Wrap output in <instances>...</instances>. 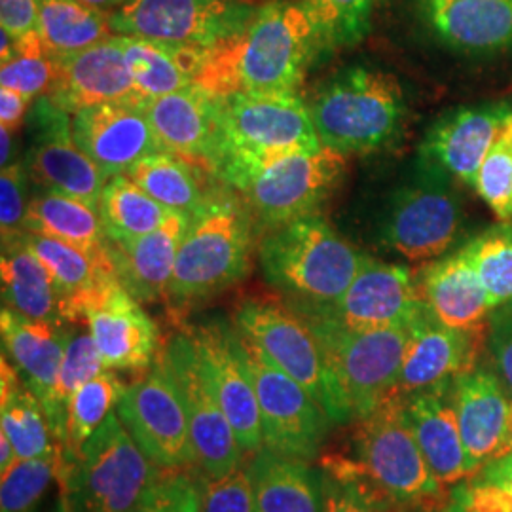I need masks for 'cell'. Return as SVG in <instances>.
Instances as JSON below:
<instances>
[{
	"label": "cell",
	"mask_w": 512,
	"mask_h": 512,
	"mask_svg": "<svg viewBox=\"0 0 512 512\" xmlns=\"http://www.w3.org/2000/svg\"><path fill=\"white\" fill-rule=\"evenodd\" d=\"M317 54L321 46L304 2L270 0L241 35L205 50L194 84L213 95L296 92Z\"/></svg>",
	"instance_id": "6da1fadb"
},
{
	"label": "cell",
	"mask_w": 512,
	"mask_h": 512,
	"mask_svg": "<svg viewBox=\"0 0 512 512\" xmlns=\"http://www.w3.org/2000/svg\"><path fill=\"white\" fill-rule=\"evenodd\" d=\"M366 256L317 213L272 228L258 243L264 279L294 311L334 304L348 291Z\"/></svg>",
	"instance_id": "7a4b0ae2"
},
{
	"label": "cell",
	"mask_w": 512,
	"mask_h": 512,
	"mask_svg": "<svg viewBox=\"0 0 512 512\" xmlns=\"http://www.w3.org/2000/svg\"><path fill=\"white\" fill-rule=\"evenodd\" d=\"M230 188V186H228ZM255 215L247 202L230 190L215 188L192 213L167 300L188 308L234 287L251 268Z\"/></svg>",
	"instance_id": "3957f363"
},
{
	"label": "cell",
	"mask_w": 512,
	"mask_h": 512,
	"mask_svg": "<svg viewBox=\"0 0 512 512\" xmlns=\"http://www.w3.org/2000/svg\"><path fill=\"white\" fill-rule=\"evenodd\" d=\"M219 147L211 173L226 184L283 156L323 147L296 92L217 95Z\"/></svg>",
	"instance_id": "277c9868"
},
{
	"label": "cell",
	"mask_w": 512,
	"mask_h": 512,
	"mask_svg": "<svg viewBox=\"0 0 512 512\" xmlns=\"http://www.w3.org/2000/svg\"><path fill=\"white\" fill-rule=\"evenodd\" d=\"M308 107L321 145L344 156L391 147L408 112L401 82L361 65L330 76L313 92Z\"/></svg>",
	"instance_id": "5b68a950"
},
{
	"label": "cell",
	"mask_w": 512,
	"mask_h": 512,
	"mask_svg": "<svg viewBox=\"0 0 512 512\" xmlns=\"http://www.w3.org/2000/svg\"><path fill=\"white\" fill-rule=\"evenodd\" d=\"M338 454L404 509L442 511L448 490L421 454L403 397L393 395L363 420L353 421L348 450Z\"/></svg>",
	"instance_id": "8992f818"
},
{
	"label": "cell",
	"mask_w": 512,
	"mask_h": 512,
	"mask_svg": "<svg viewBox=\"0 0 512 512\" xmlns=\"http://www.w3.org/2000/svg\"><path fill=\"white\" fill-rule=\"evenodd\" d=\"M160 469L112 412L74 456L61 459L59 501L69 512H129Z\"/></svg>",
	"instance_id": "52a82bcc"
},
{
	"label": "cell",
	"mask_w": 512,
	"mask_h": 512,
	"mask_svg": "<svg viewBox=\"0 0 512 512\" xmlns=\"http://www.w3.org/2000/svg\"><path fill=\"white\" fill-rule=\"evenodd\" d=\"M454 179L418 162L414 177L399 186L382 211L378 241L410 262L437 260L463 243V203Z\"/></svg>",
	"instance_id": "ba28073f"
},
{
	"label": "cell",
	"mask_w": 512,
	"mask_h": 512,
	"mask_svg": "<svg viewBox=\"0 0 512 512\" xmlns=\"http://www.w3.org/2000/svg\"><path fill=\"white\" fill-rule=\"evenodd\" d=\"M302 317L321 344L351 423L363 420L395 395L410 327L349 330L323 317Z\"/></svg>",
	"instance_id": "9c48e42d"
},
{
	"label": "cell",
	"mask_w": 512,
	"mask_h": 512,
	"mask_svg": "<svg viewBox=\"0 0 512 512\" xmlns=\"http://www.w3.org/2000/svg\"><path fill=\"white\" fill-rule=\"evenodd\" d=\"M234 327L262 349L277 368L302 385L323 406L334 425L351 423L321 344L300 313L275 300L245 298L234 313Z\"/></svg>",
	"instance_id": "30bf717a"
},
{
	"label": "cell",
	"mask_w": 512,
	"mask_h": 512,
	"mask_svg": "<svg viewBox=\"0 0 512 512\" xmlns=\"http://www.w3.org/2000/svg\"><path fill=\"white\" fill-rule=\"evenodd\" d=\"M239 357L247 368L260 410L264 448L279 456L313 461L319 458L330 427L323 406L236 329Z\"/></svg>",
	"instance_id": "8fae6325"
},
{
	"label": "cell",
	"mask_w": 512,
	"mask_h": 512,
	"mask_svg": "<svg viewBox=\"0 0 512 512\" xmlns=\"http://www.w3.org/2000/svg\"><path fill=\"white\" fill-rule=\"evenodd\" d=\"M346 173V156L321 147L283 156L241 173L226 186L236 190L270 230L317 211Z\"/></svg>",
	"instance_id": "7c38bea8"
},
{
	"label": "cell",
	"mask_w": 512,
	"mask_h": 512,
	"mask_svg": "<svg viewBox=\"0 0 512 512\" xmlns=\"http://www.w3.org/2000/svg\"><path fill=\"white\" fill-rule=\"evenodd\" d=\"M255 12L243 0H126L109 23L122 37L213 48L241 35Z\"/></svg>",
	"instance_id": "4fadbf2b"
},
{
	"label": "cell",
	"mask_w": 512,
	"mask_h": 512,
	"mask_svg": "<svg viewBox=\"0 0 512 512\" xmlns=\"http://www.w3.org/2000/svg\"><path fill=\"white\" fill-rule=\"evenodd\" d=\"M116 412L156 467H198L183 397L162 355L141 378L126 387Z\"/></svg>",
	"instance_id": "5bb4252c"
},
{
	"label": "cell",
	"mask_w": 512,
	"mask_h": 512,
	"mask_svg": "<svg viewBox=\"0 0 512 512\" xmlns=\"http://www.w3.org/2000/svg\"><path fill=\"white\" fill-rule=\"evenodd\" d=\"M160 355L183 397L198 467L209 476L228 475L245 461V452L203 370L190 330L173 336Z\"/></svg>",
	"instance_id": "9a60e30c"
},
{
	"label": "cell",
	"mask_w": 512,
	"mask_h": 512,
	"mask_svg": "<svg viewBox=\"0 0 512 512\" xmlns=\"http://www.w3.org/2000/svg\"><path fill=\"white\" fill-rule=\"evenodd\" d=\"M423 310L418 275L401 264L366 256L348 291L334 304L296 313L323 317L349 330H384L410 327Z\"/></svg>",
	"instance_id": "2e32d148"
},
{
	"label": "cell",
	"mask_w": 512,
	"mask_h": 512,
	"mask_svg": "<svg viewBox=\"0 0 512 512\" xmlns=\"http://www.w3.org/2000/svg\"><path fill=\"white\" fill-rule=\"evenodd\" d=\"M33 145L27 154V173L44 190L88 203L99 211L107 184L101 169L76 145L69 112L55 107L44 95L33 110Z\"/></svg>",
	"instance_id": "e0dca14e"
},
{
	"label": "cell",
	"mask_w": 512,
	"mask_h": 512,
	"mask_svg": "<svg viewBox=\"0 0 512 512\" xmlns=\"http://www.w3.org/2000/svg\"><path fill=\"white\" fill-rule=\"evenodd\" d=\"M80 323H86L107 370L147 372L158 359L160 332L141 302L110 279L84 302Z\"/></svg>",
	"instance_id": "ac0fdd59"
},
{
	"label": "cell",
	"mask_w": 512,
	"mask_h": 512,
	"mask_svg": "<svg viewBox=\"0 0 512 512\" xmlns=\"http://www.w3.org/2000/svg\"><path fill=\"white\" fill-rule=\"evenodd\" d=\"M73 135L107 181L165 150L148 122L145 103L133 99L78 110L73 114Z\"/></svg>",
	"instance_id": "d6986e66"
},
{
	"label": "cell",
	"mask_w": 512,
	"mask_h": 512,
	"mask_svg": "<svg viewBox=\"0 0 512 512\" xmlns=\"http://www.w3.org/2000/svg\"><path fill=\"white\" fill-rule=\"evenodd\" d=\"M484 329L446 327L425 306L410 325V338L395 395L408 397L439 385L452 384L484 357Z\"/></svg>",
	"instance_id": "ffe728a7"
},
{
	"label": "cell",
	"mask_w": 512,
	"mask_h": 512,
	"mask_svg": "<svg viewBox=\"0 0 512 512\" xmlns=\"http://www.w3.org/2000/svg\"><path fill=\"white\" fill-rule=\"evenodd\" d=\"M190 334L243 452H258L264 446L260 410L255 385L239 357L236 327L228 321H211L190 330Z\"/></svg>",
	"instance_id": "44dd1931"
},
{
	"label": "cell",
	"mask_w": 512,
	"mask_h": 512,
	"mask_svg": "<svg viewBox=\"0 0 512 512\" xmlns=\"http://www.w3.org/2000/svg\"><path fill=\"white\" fill-rule=\"evenodd\" d=\"M511 116L509 101L461 107L440 116L421 141L420 162L456 183L475 186L480 165Z\"/></svg>",
	"instance_id": "7402d4cb"
},
{
	"label": "cell",
	"mask_w": 512,
	"mask_h": 512,
	"mask_svg": "<svg viewBox=\"0 0 512 512\" xmlns=\"http://www.w3.org/2000/svg\"><path fill=\"white\" fill-rule=\"evenodd\" d=\"M452 401L471 471L512 452V397L486 363L452 384Z\"/></svg>",
	"instance_id": "603a6c76"
},
{
	"label": "cell",
	"mask_w": 512,
	"mask_h": 512,
	"mask_svg": "<svg viewBox=\"0 0 512 512\" xmlns=\"http://www.w3.org/2000/svg\"><path fill=\"white\" fill-rule=\"evenodd\" d=\"M54 61V82L46 97L69 114L110 101H139L118 35Z\"/></svg>",
	"instance_id": "cb8c5ba5"
},
{
	"label": "cell",
	"mask_w": 512,
	"mask_h": 512,
	"mask_svg": "<svg viewBox=\"0 0 512 512\" xmlns=\"http://www.w3.org/2000/svg\"><path fill=\"white\" fill-rule=\"evenodd\" d=\"M148 122L167 152L213 169L219 147L217 95L192 84L145 103Z\"/></svg>",
	"instance_id": "d4e9b609"
},
{
	"label": "cell",
	"mask_w": 512,
	"mask_h": 512,
	"mask_svg": "<svg viewBox=\"0 0 512 512\" xmlns=\"http://www.w3.org/2000/svg\"><path fill=\"white\" fill-rule=\"evenodd\" d=\"M190 219V213L171 209L164 224L147 236L124 243L109 241L116 277L139 302L167 300L169 283Z\"/></svg>",
	"instance_id": "484cf974"
},
{
	"label": "cell",
	"mask_w": 512,
	"mask_h": 512,
	"mask_svg": "<svg viewBox=\"0 0 512 512\" xmlns=\"http://www.w3.org/2000/svg\"><path fill=\"white\" fill-rule=\"evenodd\" d=\"M452 384L403 397L406 420L421 454L446 490L473 473L459 433Z\"/></svg>",
	"instance_id": "4316f807"
},
{
	"label": "cell",
	"mask_w": 512,
	"mask_h": 512,
	"mask_svg": "<svg viewBox=\"0 0 512 512\" xmlns=\"http://www.w3.org/2000/svg\"><path fill=\"white\" fill-rule=\"evenodd\" d=\"M418 279L421 298L440 323L461 330L486 327L494 304L463 245L427 264Z\"/></svg>",
	"instance_id": "83f0119b"
},
{
	"label": "cell",
	"mask_w": 512,
	"mask_h": 512,
	"mask_svg": "<svg viewBox=\"0 0 512 512\" xmlns=\"http://www.w3.org/2000/svg\"><path fill=\"white\" fill-rule=\"evenodd\" d=\"M435 35L461 54H499L512 48V0H425Z\"/></svg>",
	"instance_id": "f1b7e54d"
},
{
	"label": "cell",
	"mask_w": 512,
	"mask_h": 512,
	"mask_svg": "<svg viewBox=\"0 0 512 512\" xmlns=\"http://www.w3.org/2000/svg\"><path fill=\"white\" fill-rule=\"evenodd\" d=\"M0 334L2 355L16 366L23 382L44 406L52 395L67 342L73 334L71 325L37 321L2 308Z\"/></svg>",
	"instance_id": "f546056e"
},
{
	"label": "cell",
	"mask_w": 512,
	"mask_h": 512,
	"mask_svg": "<svg viewBox=\"0 0 512 512\" xmlns=\"http://www.w3.org/2000/svg\"><path fill=\"white\" fill-rule=\"evenodd\" d=\"M311 461L279 456L268 448L247 461L256 512H323L321 469Z\"/></svg>",
	"instance_id": "4dcf8cb0"
},
{
	"label": "cell",
	"mask_w": 512,
	"mask_h": 512,
	"mask_svg": "<svg viewBox=\"0 0 512 512\" xmlns=\"http://www.w3.org/2000/svg\"><path fill=\"white\" fill-rule=\"evenodd\" d=\"M0 279L2 308L37 321L65 323L63 296L55 285L54 277L31 251L23 234L2 241Z\"/></svg>",
	"instance_id": "1f68e13d"
},
{
	"label": "cell",
	"mask_w": 512,
	"mask_h": 512,
	"mask_svg": "<svg viewBox=\"0 0 512 512\" xmlns=\"http://www.w3.org/2000/svg\"><path fill=\"white\" fill-rule=\"evenodd\" d=\"M122 50L141 103L179 92L196 82L207 48L122 37Z\"/></svg>",
	"instance_id": "d6a6232c"
},
{
	"label": "cell",
	"mask_w": 512,
	"mask_h": 512,
	"mask_svg": "<svg viewBox=\"0 0 512 512\" xmlns=\"http://www.w3.org/2000/svg\"><path fill=\"white\" fill-rule=\"evenodd\" d=\"M23 228L31 234L69 243L86 255L112 264L99 211L88 203L55 192H40L27 205Z\"/></svg>",
	"instance_id": "836d02e7"
},
{
	"label": "cell",
	"mask_w": 512,
	"mask_h": 512,
	"mask_svg": "<svg viewBox=\"0 0 512 512\" xmlns=\"http://www.w3.org/2000/svg\"><path fill=\"white\" fill-rule=\"evenodd\" d=\"M0 431L10 439L19 459L61 454L40 399L4 355L0 363Z\"/></svg>",
	"instance_id": "e575fe53"
},
{
	"label": "cell",
	"mask_w": 512,
	"mask_h": 512,
	"mask_svg": "<svg viewBox=\"0 0 512 512\" xmlns=\"http://www.w3.org/2000/svg\"><path fill=\"white\" fill-rule=\"evenodd\" d=\"M38 35L54 59L114 37L109 14L78 0H37Z\"/></svg>",
	"instance_id": "d590c367"
},
{
	"label": "cell",
	"mask_w": 512,
	"mask_h": 512,
	"mask_svg": "<svg viewBox=\"0 0 512 512\" xmlns=\"http://www.w3.org/2000/svg\"><path fill=\"white\" fill-rule=\"evenodd\" d=\"M169 211L171 209L148 196L126 173L109 179L99 200L101 224L112 243L147 236L164 224Z\"/></svg>",
	"instance_id": "8d00e7d4"
},
{
	"label": "cell",
	"mask_w": 512,
	"mask_h": 512,
	"mask_svg": "<svg viewBox=\"0 0 512 512\" xmlns=\"http://www.w3.org/2000/svg\"><path fill=\"white\" fill-rule=\"evenodd\" d=\"M126 175L148 196L173 211L192 215L209 196V192L203 190L200 173L194 164L167 150L143 158Z\"/></svg>",
	"instance_id": "74e56055"
},
{
	"label": "cell",
	"mask_w": 512,
	"mask_h": 512,
	"mask_svg": "<svg viewBox=\"0 0 512 512\" xmlns=\"http://www.w3.org/2000/svg\"><path fill=\"white\" fill-rule=\"evenodd\" d=\"M128 385L114 370H105L82 385L69 401L65 442L61 446V459L74 456L93 433L107 421L120 403Z\"/></svg>",
	"instance_id": "f35d334b"
},
{
	"label": "cell",
	"mask_w": 512,
	"mask_h": 512,
	"mask_svg": "<svg viewBox=\"0 0 512 512\" xmlns=\"http://www.w3.org/2000/svg\"><path fill=\"white\" fill-rule=\"evenodd\" d=\"M105 370H107V366L93 342L92 332L90 330L78 332L73 329V334L67 342V349L63 355V363L59 368L54 389H52V395L44 404V412L52 425L55 440L59 444V452L65 442L67 410H69L71 397L82 385L90 382L92 378L99 376Z\"/></svg>",
	"instance_id": "ab89813d"
},
{
	"label": "cell",
	"mask_w": 512,
	"mask_h": 512,
	"mask_svg": "<svg viewBox=\"0 0 512 512\" xmlns=\"http://www.w3.org/2000/svg\"><path fill=\"white\" fill-rule=\"evenodd\" d=\"M323 478V512H406L376 488L338 452L319 461Z\"/></svg>",
	"instance_id": "60d3db41"
},
{
	"label": "cell",
	"mask_w": 512,
	"mask_h": 512,
	"mask_svg": "<svg viewBox=\"0 0 512 512\" xmlns=\"http://www.w3.org/2000/svg\"><path fill=\"white\" fill-rule=\"evenodd\" d=\"M442 512H512V452L454 484Z\"/></svg>",
	"instance_id": "b9f144b4"
},
{
	"label": "cell",
	"mask_w": 512,
	"mask_h": 512,
	"mask_svg": "<svg viewBox=\"0 0 512 512\" xmlns=\"http://www.w3.org/2000/svg\"><path fill=\"white\" fill-rule=\"evenodd\" d=\"M494 308L512 300V222H499L463 243Z\"/></svg>",
	"instance_id": "7bdbcfd3"
},
{
	"label": "cell",
	"mask_w": 512,
	"mask_h": 512,
	"mask_svg": "<svg viewBox=\"0 0 512 512\" xmlns=\"http://www.w3.org/2000/svg\"><path fill=\"white\" fill-rule=\"evenodd\" d=\"M315 25L321 52L353 46L365 38L378 0H302Z\"/></svg>",
	"instance_id": "ee69618b"
},
{
	"label": "cell",
	"mask_w": 512,
	"mask_h": 512,
	"mask_svg": "<svg viewBox=\"0 0 512 512\" xmlns=\"http://www.w3.org/2000/svg\"><path fill=\"white\" fill-rule=\"evenodd\" d=\"M61 454L18 459L0 475V512H38L44 495L57 480Z\"/></svg>",
	"instance_id": "f6af8a7d"
},
{
	"label": "cell",
	"mask_w": 512,
	"mask_h": 512,
	"mask_svg": "<svg viewBox=\"0 0 512 512\" xmlns=\"http://www.w3.org/2000/svg\"><path fill=\"white\" fill-rule=\"evenodd\" d=\"M16 42V55L2 63L0 86L21 93L29 101L44 97L54 82V57L48 54L38 31Z\"/></svg>",
	"instance_id": "bcb514c9"
},
{
	"label": "cell",
	"mask_w": 512,
	"mask_h": 512,
	"mask_svg": "<svg viewBox=\"0 0 512 512\" xmlns=\"http://www.w3.org/2000/svg\"><path fill=\"white\" fill-rule=\"evenodd\" d=\"M476 192L501 222H512V116L478 169Z\"/></svg>",
	"instance_id": "7dc6e473"
},
{
	"label": "cell",
	"mask_w": 512,
	"mask_h": 512,
	"mask_svg": "<svg viewBox=\"0 0 512 512\" xmlns=\"http://www.w3.org/2000/svg\"><path fill=\"white\" fill-rule=\"evenodd\" d=\"M200 492V512H256L255 490L247 461L228 475L209 476L194 469Z\"/></svg>",
	"instance_id": "c3c4849f"
},
{
	"label": "cell",
	"mask_w": 512,
	"mask_h": 512,
	"mask_svg": "<svg viewBox=\"0 0 512 512\" xmlns=\"http://www.w3.org/2000/svg\"><path fill=\"white\" fill-rule=\"evenodd\" d=\"M129 512H200L194 469H160Z\"/></svg>",
	"instance_id": "681fc988"
},
{
	"label": "cell",
	"mask_w": 512,
	"mask_h": 512,
	"mask_svg": "<svg viewBox=\"0 0 512 512\" xmlns=\"http://www.w3.org/2000/svg\"><path fill=\"white\" fill-rule=\"evenodd\" d=\"M484 359L512 397V300L494 308L488 317Z\"/></svg>",
	"instance_id": "f907efd6"
},
{
	"label": "cell",
	"mask_w": 512,
	"mask_h": 512,
	"mask_svg": "<svg viewBox=\"0 0 512 512\" xmlns=\"http://www.w3.org/2000/svg\"><path fill=\"white\" fill-rule=\"evenodd\" d=\"M27 167L19 162L4 165L0 173V232L2 241L16 238L25 232L23 222L27 215L25 181Z\"/></svg>",
	"instance_id": "816d5d0a"
},
{
	"label": "cell",
	"mask_w": 512,
	"mask_h": 512,
	"mask_svg": "<svg viewBox=\"0 0 512 512\" xmlns=\"http://www.w3.org/2000/svg\"><path fill=\"white\" fill-rule=\"evenodd\" d=\"M0 23L2 31L16 40L37 33V0H0Z\"/></svg>",
	"instance_id": "f5cc1de1"
},
{
	"label": "cell",
	"mask_w": 512,
	"mask_h": 512,
	"mask_svg": "<svg viewBox=\"0 0 512 512\" xmlns=\"http://www.w3.org/2000/svg\"><path fill=\"white\" fill-rule=\"evenodd\" d=\"M29 103L31 101L21 93L0 86V128L8 129L12 133L21 128Z\"/></svg>",
	"instance_id": "db71d44e"
},
{
	"label": "cell",
	"mask_w": 512,
	"mask_h": 512,
	"mask_svg": "<svg viewBox=\"0 0 512 512\" xmlns=\"http://www.w3.org/2000/svg\"><path fill=\"white\" fill-rule=\"evenodd\" d=\"M18 459V454H16L12 442L0 431V475L6 473Z\"/></svg>",
	"instance_id": "11a10c76"
},
{
	"label": "cell",
	"mask_w": 512,
	"mask_h": 512,
	"mask_svg": "<svg viewBox=\"0 0 512 512\" xmlns=\"http://www.w3.org/2000/svg\"><path fill=\"white\" fill-rule=\"evenodd\" d=\"M0 143H2V167L12 164V154H14V141H12V131L0 128Z\"/></svg>",
	"instance_id": "9f6ffc18"
},
{
	"label": "cell",
	"mask_w": 512,
	"mask_h": 512,
	"mask_svg": "<svg viewBox=\"0 0 512 512\" xmlns=\"http://www.w3.org/2000/svg\"><path fill=\"white\" fill-rule=\"evenodd\" d=\"M78 2L88 4V6H92V8H97V10H101V12L110 14L112 10H116V8H118L120 4H124L126 0H78Z\"/></svg>",
	"instance_id": "6f0895ef"
},
{
	"label": "cell",
	"mask_w": 512,
	"mask_h": 512,
	"mask_svg": "<svg viewBox=\"0 0 512 512\" xmlns=\"http://www.w3.org/2000/svg\"><path fill=\"white\" fill-rule=\"evenodd\" d=\"M54 512H69L65 509V505L61 503V501H57V505H55Z\"/></svg>",
	"instance_id": "680465c9"
},
{
	"label": "cell",
	"mask_w": 512,
	"mask_h": 512,
	"mask_svg": "<svg viewBox=\"0 0 512 512\" xmlns=\"http://www.w3.org/2000/svg\"><path fill=\"white\" fill-rule=\"evenodd\" d=\"M406 512H442V511H427V509H410V511Z\"/></svg>",
	"instance_id": "91938a15"
}]
</instances>
